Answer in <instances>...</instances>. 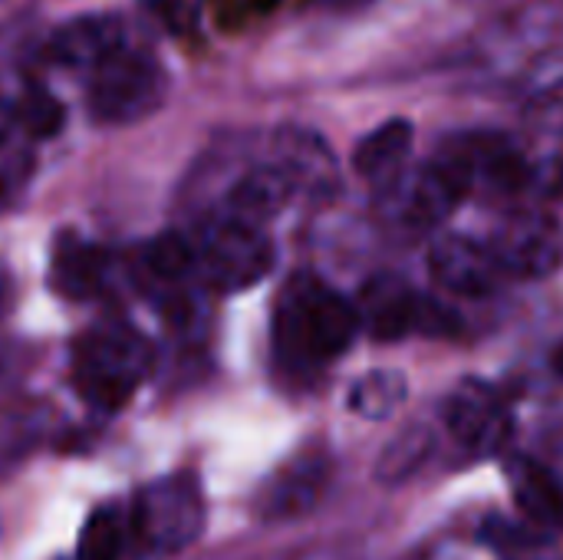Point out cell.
<instances>
[{"label": "cell", "mask_w": 563, "mask_h": 560, "mask_svg": "<svg viewBox=\"0 0 563 560\" xmlns=\"http://www.w3.org/2000/svg\"><path fill=\"white\" fill-rule=\"evenodd\" d=\"M59 560H66V558H59Z\"/></svg>", "instance_id": "f1b7e54d"}, {"label": "cell", "mask_w": 563, "mask_h": 560, "mask_svg": "<svg viewBox=\"0 0 563 560\" xmlns=\"http://www.w3.org/2000/svg\"><path fill=\"white\" fill-rule=\"evenodd\" d=\"M16 182V172H13V162H7V149L0 152V201L7 198V191L13 188Z\"/></svg>", "instance_id": "4316f807"}, {"label": "cell", "mask_w": 563, "mask_h": 560, "mask_svg": "<svg viewBox=\"0 0 563 560\" xmlns=\"http://www.w3.org/2000/svg\"><path fill=\"white\" fill-rule=\"evenodd\" d=\"M294 182L280 165H261L241 175L228 195V218H238L244 224L264 228L271 218L284 211V205L294 195Z\"/></svg>", "instance_id": "5bb4252c"}, {"label": "cell", "mask_w": 563, "mask_h": 560, "mask_svg": "<svg viewBox=\"0 0 563 560\" xmlns=\"http://www.w3.org/2000/svg\"><path fill=\"white\" fill-rule=\"evenodd\" d=\"M468 149L475 165V188L488 185L495 191H518L534 175L531 155L501 132L468 135Z\"/></svg>", "instance_id": "9a60e30c"}, {"label": "cell", "mask_w": 563, "mask_h": 560, "mask_svg": "<svg viewBox=\"0 0 563 560\" xmlns=\"http://www.w3.org/2000/svg\"><path fill=\"white\" fill-rule=\"evenodd\" d=\"M13 109V125L26 135V139H56L66 125V109L53 92L43 89H26Z\"/></svg>", "instance_id": "cb8c5ba5"}, {"label": "cell", "mask_w": 563, "mask_h": 560, "mask_svg": "<svg viewBox=\"0 0 563 560\" xmlns=\"http://www.w3.org/2000/svg\"><path fill=\"white\" fill-rule=\"evenodd\" d=\"M53 287L69 300H86L99 290L102 281V257L82 241H59L53 257Z\"/></svg>", "instance_id": "e0dca14e"}, {"label": "cell", "mask_w": 563, "mask_h": 560, "mask_svg": "<svg viewBox=\"0 0 563 560\" xmlns=\"http://www.w3.org/2000/svg\"><path fill=\"white\" fill-rule=\"evenodd\" d=\"M274 267V244L264 228L238 218H214L195 241V277L214 290L234 294L264 281Z\"/></svg>", "instance_id": "277c9868"}, {"label": "cell", "mask_w": 563, "mask_h": 560, "mask_svg": "<svg viewBox=\"0 0 563 560\" xmlns=\"http://www.w3.org/2000/svg\"><path fill=\"white\" fill-rule=\"evenodd\" d=\"M330 482V459L323 452H303L287 462L257 495V515L267 521L307 515Z\"/></svg>", "instance_id": "30bf717a"}, {"label": "cell", "mask_w": 563, "mask_h": 560, "mask_svg": "<svg viewBox=\"0 0 563 560\" xmlns=\"http://www.w3.org/2000/svg\"><path fill=\"white\" fill-rule=\"evenodd\" d=\"M429 271L442 290L462 297H485L505 281L492 244H482L465 234L439 238L429 251Z\"/></svg>", "instance_id": "9c48e42d"}, {"label": "cell", "mask_w": 563, "mask_h": 560, "mask_svg": "<svg viewBox=\"0 0 563 560\" xmlns=\"http://www.w3.org/2000/svg\"><path fill=\"white\" fill-rule=\"evenodd\" d=\"M360 327L369 330L373 340H402L409 333L449 337L459 330V317L445 310L439 300H426L412 284L396 274H376L363 284L356 300Z\"/></svg>", "instance_id": "8992f818"}, {"label": "cell", "mask_w": 563, "mask_h": 560, "mask_svg": "<svg viewBox=\"0 0 563 560\" xmlns=\"http://www.w3.org/2000/svg\"><path fill=\"white\" fill-rule=\"evenodd\" d=\"M76 386L99 409H119L152 370V347L132 327H99L76 347Z\"/></svg>", "instance_id": "7a4b0ae2"}, {"label": "cell", "mask_w": 563, "mask_h": 560, "mask_svg": "<svg viewBox=\"0 0 563 560\" xmlns=\"http://www.w3.org/2000/svg\"><path fill=\"white\" fill-rule=\"evenodd\" d=\"M528 125L534 142H544L548 152V165L544 175L554 188H563V83L551 86L548 92H541L531 109H528Z\"/></svg>", "instance_id": "d6986e66"}, {"label": "cell", "mask_w": 563, "mask_h": 560, "mask_svg": "<svg viewBox=\"0 0 563 560\" xmlns=\"http://www.w3.org/2000/svg\"><path fill=\"white\" fill-rule=\"evenodd\" d=\"M445 426L472 455H495L511 436V413L495 386L485 380H465L445 399Z\"/></svg>", "instance_id": "ba28073f"}, {"label": "cell", "mask_w": 563, "mask_h": 560, "mask_svg": "<svg viewBox=\"0 0 563 560\" xmlns=\"http://www.w3.org/2000/svg\"><path fill=\"white\" fill-rule=\"evenodd\" d=\"M508 482H511V495L525 521H531L534 528L548 535L563 531V485L548 465L528 455H518L508 465Z\"/></svg>", "instance_id": "7c38bea8"}, {"label": "cell", "mask_w": 563, "mask_h": 560, "mask_svg": "<svg viewBox=\"0 0 563 560\" xmlns=\"http://www.w3.org/2000/svg\"><path fill=\"white\" fill-rule=\"evenodd\" d=\"M122 46V23L109 13H89L63 23L49 40V59L66 69H96Z\"/></svg>", "instance_id": "8fae6325"}, {"label": "cell", "mask_w": 563, "mask_h": 560, "mask_svg": "<svg viewBox=\"0 0 563 560\" xmlns=\"http://www.w3.org/2000/svg\"><path fill=\"white\" fill-rule=\"evenodd\" d=\"M554 535L534 528L531 521H505L488 518L482 525V541L498 554V560H551L554 558Z\"/></svg>", "instance_id": "ac0fdd59"}, {"label": "cell", "mask_w": 563, "mask_h": 560, "mask_svg": "<svg viewBox=\"0 0 563 560\" xmlns=\"http://www.w3.org/2000/svg\"><path fill=\"white\" fill-rule=\"evenodd\" d=\"M125 545V515L119 505H99L82 531H79V545H76V558L73 560H119Z\"/></svg>", "instance_id": "7402d4cb"}, {"label": "cell", "mask_w": 563, "mask_h": 560, "mask_svg": "<svg viewBox=\"0 0 563 560\" xmlns=\"http://www.w3.org/2000/svg\"><path fill=\"white\" fill-rule=\"evenodd\" d=\"M412 149V122L406 119H389L383 125H376L353 152V168L366 178V182H393L406 162Z\"/></svg>", "instance_id": "2e32d148"}, {"label": "cell", "mask_w": 563, "mask_h": 560, "mask_svg": "<svg viewBox=\"0 0 563 560\" xmlns=\"http://www.w3.org/2000/svg\"><path fill=\"white\" fill-rule=\"evenodd\" d=\"M201 3L205 0H162L158 3V13L172 26V33H191L198 26Z\"/></svg>", "instance_id": "d4e9b609"}, {"label": "cell", "mask_w": 563, "mask_h": 560, "mask_svg": "<svg viewBox=\"0 0 563 560\" xmlns=\"http://www.w3.org/2000/svg\"><path fill=\"white\" fill-rule=\"evenodd\" d=\"M16 125H13V109L0 99V152L7 149V142H10V132H13Z\"/></svg>", "instance_id": "83f0119b"}, {"label": "cell", "mask_w": 563, "mask_h": 560, "mask_svg": "<svg viewBox=\"0 0 563 560\" xmlns=\"http://www.w3.org/2000/svg\"><path fill=\"white\" fill-rule=\"evenodd\" d=\"M129 531L139 545L158 554H172L195 545L205 531V495L198 475L175 472L148 482L132 502Z\"/></svg>", "instance_id": "3957f363"}, {"label": "cell", "mask_w": 563, "mask_h": 560, "mask_svg": "<svg viewBox=\"0 0 563 560\" xmlns=\"http://www.w3.org/2000/svg\"><path fill=\"white\" fill-rule=\"evenodd\" d=\"M492 251L505 277H521V281L551 277L563 264L561 221L538 211H521L498 228V234L492 238Z\"/></svg>", "instance_id": "52a82bcc"}, {"label": "cell", "mask_w": 563, "mask_h": 560, "mask_svg": "<svg viewBox=\"0 0 563 560\" xmlns=\"http://www.w3.org/2000/svg\"><path fill=\"white\" fill-rule=\"evenodd\" d=\"M142 271L165 287L185 284L188 277H195V241L181 234L155 238L142 254Z\"/></svg>", "instance_id": "603a6c76"}, {"label": "cell", "mask_w": 563, "mask_h": 560, "mask_svg": "<svg viewBox=\"0 0 563 560\" xmlns=\"http://www.w3.org/2000/svg\"><path fill=\"white\" fill-rule=\"evenodd\" d=\"M165 99L162 66L142 53L119 46L92 69L89 83V112L109 125H129L152 116Z\"/></svg>", "instance_id": "5b68a950"}, {"label": "cell", "mask_w": 563, "mask_h": 560, "mask_svg": "<svg viewBox=\"0 0 563 560\" xmlns=\"http://www.w3.org/2000/svg\"><path fill=\"white\" fill-rule=\"evenodd\" d=\"M294 188L313 191V195H330L336 188V162L327 142L313 132L287 129L277 135V162Z\"/></svg>", "instance_id": "4fadbf2b"}, {"label": "cell", "mask_w": 563, "mask_h": 560, "mask_svg": "<svg viewBox=\"0 0 563 560\" xmlns=\"http://www.w3.org/2000/svg\"><path fill=\"white\" fill-rule=\"evenodd\" d=\"M406 393H409V386H406L402 373H396V370H373V373H366L363 380L353 383L350 409L356 416L369 419V422H383V419H389L406 403Z\"/></svg>", "instance_id": "ffe728a7"}, {"label": "cell", "mask_w": 563, "mask_h": 560, "mask_svg": "<svg viewBox=\"0 0 563 560\" xmlns=\"http://www.w3.org/2000/svg\"><path fill=\"white\" fill-rule=\"evenodd\" d=\"M360 330L356 304L310 274H297L277 300L274 350L290 373H313L350 350Z\"/></svg>", "instance_id": "6da1fadb"}, {"label": "cell", "mask_w": 563, "mask_h": 560, "mask_svg": "<svg viewBox=\"0 0 563 560\" xmlns=\"http://www.w3.org/2000/svg\"><path fill=\"white\" fill-rule=\"evenodd\" d=\"M274 3L277 0H214V10L224 26H244L247 20L267 13Z\"/></svg>", "instance_id": "484cf974"}, {"label": "cell", "mask_w": 563, "mask_h": 560, "mask_svg": "<svg viewBox=\"0 0 563 560\" xmlns=\"http://www.w3.org/2000/svg\"><path fill=\"white\" fill-rule=\"evenodd\" d=\"M432 446H435V439L426 426H412V429L399 432L376 462V482L402 485L406 479H412L429 462Z\"/></svg>", "instance_id": "44dd1931"}]
</instances>
